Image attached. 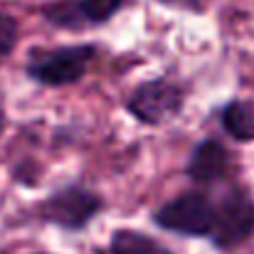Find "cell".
<instances>
[{
    "mask_svg": "<svg viewBox=\"0 0 254 254\" xmlns=\"http://www.w3.org/2000/svg\"><path fill=\"white\" fill-rule=\"evenodd\" d=\"M185 99L188 91L180 82H173L168 77H153L138 82L128 91V96L124 99V109L141 126L161 128L183 114Z\"/></svg>",
    "mask_w": 254,
    "mask_h": 254,
    "instance_id": "obj_4",
    "label": "cell"
},
{
    "mask_svg": "<svg viewBox=\"0 0 254 254\" xmlns=\"http://www.w3.org/2000/svg\"><path fill=\"white\" fill-rule=\"evenodd\" d=\"M106 210V200L82 183H67L35 202L32 217L42 225H52L62 232H82L96 215Z\"/></svg>",
    "mask_w": 254,
    "mask_h": 254,
    "instance_id": "obj_2",
    "label": "cell"
},
{
    "mask_svg": "<svg viewBox=\"0 0 254 254\" xmlns=\"http://www.w3.org/2000/svg\"><path fill=\"white\" fill-rule=\"evenodd\" d=\"M109 254H175L168 245L158 242L156 237L133 230V227H119L111 232Z\"/></svg>",
    "mask_w": 254,
    "mask_h": 254,
    "instance_id": "obj_8",
    "label": "cell"
},
{
    "mask_svg": "<svg viewBox=\"0 0 254 254\" xmlns=\"http://www.w3.org/2000/svg\"><path fill=\"white\" fill-rule=\"evenodd\" d=\"M254 237V195L240 183H230L215 200V232L210 237L217 252L232 254Z\"/></svg>",
    "mask_w": 254,
    "mask_h": 254,
    "instance_id": "obj_3",
    "label": "cell"
},
{
    "mask_svg": "<svg viewBox=\"0 0 254 254\" xmlns=\"http://www.w3.org/2000/svg\"><path fill=\"white\" fill-rule=\"evenodd\" d=\"M161 5L173 7V10H183L190 15H202L207 10V0H158Z\"/></svg>",
    "mask_w": 254,
    "mask_h": 254,
    "instance_id": "obj_12",
    "label": "cell"
},
{
    "mask_svg": "<svg viewBox=\"0 0 254 254\" xmlns=\"http://www.w3.org/2000/svg\"><path fill=\"white\" fill-rule=\"evenodd\" d=\"M126 0H79V10L84 15L86 27L106 25L111 17H116L124 10Z\"/></svg>",
    "mask_w": 254,
    "mask_h": 254,
    "instance_id": "obj_10",
    "label": "cell"
},
{
    "mask_svg": "<svg viewBox=\"0 0 254 254\" xmlns=\"http://www.w3.org/2000/svg\"><path fill=\"white\" fill-rule=\"evenodd\" d=\"M232 163H235V158H232L230 148L220 138L205 136L192 146V151L185 161V175L195 185L210 188V185L225 183L230 178Z\"/></svg>",
    "mask_w": 254,
    "mask_h": 254,
    "instance_id": "obj_6",
    "label": "cell"
},
{
    "mask_svg": "<svg viewBox=\"0 0 254 254\" xmlns=\"http://www.w3.org/2000/svg\"><path fill=\"white\" fill-rule=\"evenodd\" d=\"M222 131L237 143H254V99H230L220 109Z\"/></svg>",
    "mask_w": 254,
    "mask_h": 254,
    "instance_id": "obj_7",
    "label": "cell"
},
{
    "mask_svg": "<svg viewBox=\"0 0 254 254\" xmlns=\"http://www.w3.org/2000/svg\"><path fill=\"white\" fill-rule=\"evenodd\" d=\"M17 40H20V25H17V20L10 12H2L0 10V64L15 52Z\"/></svg>",
    "mask_w": 254,
    "mask_h": 254,
    "instance_id": "obj_11",
    "label": "cell"
},
{
    "mask_svg": "<svg viewBox=\"0 0 254 254\" xmlns=\"http://www.w3.org/2000/svg\"><path fill=\"white\" fill-rule=\"evenodd\" d=\"M42 17L55 30L79 32V30L86 27L84 15L79 10V0H55V2H47V5H42Z\"/></svg>",
    "mask_w": 254,
    "mask_h": 254,
    "instance_id": "obj_9",
    "label": "cell"
},
{
    "mask_svg": "<svg viewBox=\"0 0 254 254\" xmlns=\"http://www.w3.org/2000/svg\"><path fill=\"white\" fill-rule=\"evenodd\" d=\"M32 254H50V252H32Z\"/></svg>",
    "mask_w": 254,
    "mask_h": 254,
    "instance_id": "obj_14",
    "label": "cell"
},
{
    "mask_svg": "<svg viewBox=\"0 0 254 254\" xmlns=\"http://www.w3.org/2000/svg\"><path fill=\"white\" fill-rule=\"evenodd\" d=\"M153 225L163 232L192 240H210L215 232V200L205 190H185L163 202L153 215Z\"/></svg>",
    "mask_w": 254,
    "mask_h": 254,
    "instance_id": "obj_5",
    "label": "cell"
},
{
    "mask_svg": "<svg viewBox=\"0 0 254 254\" xmlns=\"http://www.w3.org/2000/svg\"><path fill=\"white\" fill-rule=\"evenodd\" d=\"M96 57H99L96 42L62 45L55 50L32 47L25 62V74L40 86L62 89L82 82L91 64L96 62Z\"/></svg>",
    "mask_w": 254,
    "mask_h": 254,
    "instance_id": "obj_1",
    "label": "cell"
},
{
    "mask_svg": "<svg viewBox=\"0 0 254 254\" xmlns=\"http://www.w3.org/2000/svg\"><path fill=\"white\" fill-rule=\"evenodd\" d=\"M5 126H7V114H5V109L0 106V133L5 131Z\"/></svg>",
    "mask_w": 254,
    "mask_h": 254,
    "instance_id": "obj_13",
    "label": "cell"
}]
</instances>
